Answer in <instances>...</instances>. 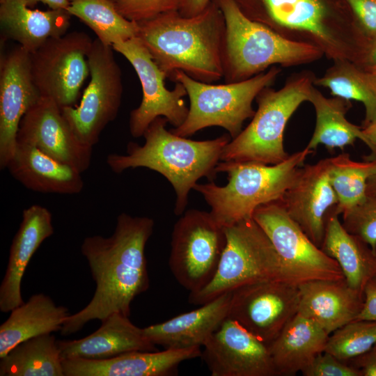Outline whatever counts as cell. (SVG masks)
Segmentation results:
<instances>
[{"instance_id":"cell-1","label":"cell","mask_w":376,"mask_h":376,"mask_svg":"<svg viewBox=\"0 0 376 376\" xmlns=\"http://www.w3.org/2000/svg\"><path fill=\"white\" fill-rule=\"evenodd\" d=\"M154 224L150 217L123 212L110 237L93 235L84 240L81 252L88 261L95 291L84 308L67 317L61 329L62 336L113 313L130 316L131 303L149 287L145 247Z\"/></svg>"},{"instance_id":"cell-2","label":"cell","mask_w":376,"mask_h":376,"mask_svg":"<svg viewBox=\"0 0 376 376\" xmlns=\"http://www.w3.org/2000/svg\"><path fill=\"white\" fill-rule=\"evenodd\" d=\"M137 24L136 37L167 78L177 70L208 84L224 78L225 22L214 0L194 16L175 11Z\"/></svg>"},{"instance_id":"cell-3","label":"cell","mask_w":376,"mask_h":376,"mask_svg":"<svg viewBox=\"0 0 376 376\" xmlns=\"http://www.w3.org/2000/svg\"><path fill=\"white\" fill-rule=\"evenodd\" d=\"M167 123L164 117L157 118L145 131L143 146L130 142L126 155L109 154L107 163L116 173L145 167L162 174L174 189V213L180 215L197 181L203 177L210 181L216 178L221 152L232 139L224 134L211 140L194 141L167 130Z\"/></svg>"},{"instance_id":"cell-4","label":"cell","mask_w":376,"mask_h":376,"mask_svg":"<svg viewBox=\"0 0 376 376\" xmlns=\"http://www.w3.org/2000/svg\"><path fill=\"white\" fill-rule=\"evenodd\" d=\"M312 150L307 147L274 165L254 162H219L216 171L228 174V182L218 186L213 181L196 184L210 206L213 219L222 227L253 218L260 205L281 200L294 182L299 170Z\"/></svg>"},{"instance_id":"cell-5","label":"cell","mask_w":376,"mask_h":376,"mask_svg":"<svg viewBox=\"0 0 376 376\" xmlns=\"http://www.w3.org/2000/svg\"><path fill=\"white\" fill-rule=\"evenodd\" d=\"M225 22L224 79L237 82L274 64H297L316 58V47L285 38L247 16L236 0H214Z\"/></svg>"},{"instance_id":"cell-6","label":"cell","mask_w":376,"mask_h":376,"mask_svg":"<svg viewBox=\"0 0 376 376\" xmlns=\"http://www.w3.org/2000/svg\"><path fill=\"white\" fill-rule=\"evenodd\" d=\"M279 73V69L273 66L243 81L212 84L175 71L170 79L182 84L190 104L185 122L171 132L187 137L202 129L218 126L225 129L232 139L235 138L242 132L244 122L255 114L253 101L273 84Z\"/></svg>"},{"instance_id":"cell-7","label":"cell","mask_w":376,"mask_h":376,"mask_svg":"<svg viewBox=\"0 0 376 376\" xmlns=\"http://www.w3.org/2000/svg\"><path fill=\"white\" fill-rule=\"evenodd\" d=\"M312 88L310 80L301 77L278 91L264 88L256 97L258 109L252 120L224 147L220 160L274 165L287 159L285 126L297 108L308 101Z\"/></svg>"},{"instance_id":"cell-8","label":"cell","mask_w":376,"mask_h":376,"mask_svg":"<svg viewBox=\"0 0 376 376\" xmlns=\"http://www.w3.org/2000/svg\"><path fill=\"white\" fill-rule=\"evenodd\" d=\"M224 231L226 243L217 272L205 288L189 293L188 299L192 304L203 305L254 282L285 281L272 243L253 218L224 227Z\"/></svg>"},{"instance_id":"cell-9","label":"cell","mask_w":376,"mask_h":376,"mask_svg":"<svg viewBox=\"0 0 376 376\" xmlns=\"http://www.w3.org/2000/svg\"><path fill=\"white\" fill-rule=\"evenodd\" d=\"M226 243L224 228L210 212L191 209L175 224L169 264L176 281L189 293L213 279Z\"/></svg>"},{"instance_id":"cell-10","label":"cell","mask_w":376,"mask_h":376,"mask_svg":"<svg viewBox=\"0 0 376 376\" xmlns=\"http://www.w3.org/2000/svg\"><path fill=\"white\" fill-rule=\"evenodd\" d=\"M253 219L272 243L287 282L298 286L314 280L344 279L337 262L311 241L280 201L259 206Z\"/></svg>"},{"instance_id":"cell-11","label":"cell","mask_w":376,"mask_h":376,"mask_svg":"<svg viewBox=\"0 0 376 376\" xmlns=\"http://www.w3.org/2000/svg\"><path fill=\"white\" fill-rule=\"evenodd\" d=\"M111 46L95 39L88 55L90 81L78 106L61 109L77 138L93 147L106 126L116 118L122 100L121 70Z\"/></svg>"},{"instance_id":"cell-12","label":"cell","mask_w":376,"mask_h":376,"mask_svg":"<svg viewBox=\"0 0 376 376\" xmlns=\"http://www.w3.org/2000/svg\"><path fill=\"white\" fill-rule=\"evenodd\" d=\"M93 41L86 33L73 31L48 39L30 53L32 77L41 97L61 109L75 106L90 76L88 55Z\"/></svg>"},{"instance_id":"cell-13","label":"cell","mask_w":376,"mask_h":376,"mask_svg":"<svg viewBox=\"0 0 376 376\" xmlns=\"http://www.w3.org/2000/svg\"><path fill=\"white\" fill-rule=\"evenodd\" d=\"M112 47L130 62L142 88L141 104L130 114L131 135L134 138L143 136L151 123L158 117L165 118L173 127L181 125L189 112L184 100L187 93L182 84L176 81L173 90L166 88V75L137 37L116 43Z\"/></svg>"},{"instance_id":"cell-14","label":"cell","mask_w":376,"mask_h":376,"mask_svg":"<svg viewBox=\"0 0 376 376\" xmlns=\"http://www.w3.org/2000/svg\"><path fill=\"white\" fill-rule=\"evenodd\" d=\"M297 285L282 279L254 282L232 291L228 316L269 345L298 313Z\"/></svg>"},{"instance_id":"cell-15","label":"cell","mask_w":376,"mask_h":376,"mask_svg":"<svg viewBox=\"0 0 376 376\" xmlns=\"http://www.w3.org/2000/svg\"><path fill=\"white\" fill-rule=\"evenodd\" d=\"M201 357L212 376H276L268 345L227 318L207 338Z\"/></svg>"},{"instance_id":"cell-16","label":"cell","mask_w":376,"mask_h":376,"mask_svg":"<svg viewBox=\"0 0 376 376\" xmlns=\"http://www.w3.org/2000/svg\"><path fill=\"white\" fill-rule=\"evenodd\" d=\"M17 141L33 146L81 173L91 162L93 148L77 138L61 108L49 97H41L24 114Z\"/></svg>"},{"instance_id":"cell-17","label":"cell","mask_w":376,"mask_h":376,"mask_svg":"<svg viewBox=\"0 0 376 376\" xmlns=\"http://www.w3.org/2000/svg\"><path fill=\"white\" fill-rule=\"evenodd\" d=\"M330 166L329 157L301 166L294 182L280 200L288 215L320 248L328 219L336 214L338 205L329 180Z\"/></svg>"},{"instance_id":"cell-18","label":"cell","mask_w":376,"mask_h":376,"mask_svg":"<svg viewBox=\"0 0 376 376\" xmlns=\"http://www.w3.org/2000/svg\"><path fill=\"white\" fill-rule=\"evenodd\" d=\"M41 97L33 81L30 53L21 46L0 59V169H6L17 145L20 121Z\"/></svg>"},{"instance_id":"cell-19","label":"cell","mask_w":376,"mask_h":376,"mask_svg":"<svg viewBox=\"0 0 376 376\" xmlns=\"http://www.w3.org/2000/svg\"><path fill=\"white\" fill-rule=\"evenodd\" d=\"M201 356V347L134 351L103 360L63 359L64 376H168L183 361Z\"/></svg>"},{"instance_id":"cell-20","label":"cell","mask_w":376,"mask_h":376,"mask_svg":"<svg viewBox=\"0 0 376 376\" xmlns=\"http://www.w3.org/2000/svg\"><path fill=\"white\" fill-rule=\"evenodd\" d=\"M52 216L46 207L32 205L22 212V220L10 248L5 275L0 285V310L10 312L24 303L23 275L40 244L54 234Z\"/></svg>"},{"instance_id":"cell-21","label":"cell","mask_w":376,"mask_h":376,"mask_svg":"<svg viewBox=\"0 0 376 376\" xmlns=\"http://www.w3.org/2000/svg\"><path fill=\"white\" fill-rule=\"evenodd\" d=\"M99 329L77 340H56L63 359L103 360L134 351H156L143 329L127 316L113 313L102 320Z\"/></svg>"},{"instance_id":"cell-22","label":"cell","mask_w":376,"mask_h":376,"mask_svg":"<svg viewBox=\"0 0 376 376\" xmlns=\"http://www.w3.org/2000/svg\"><path fill=\"white\" fill-rule=\"evenodd\" d=\"M231 295L226 292L195 310L143 328L144 334L164 349L201 347L228 318Z\"/></svg>"},{"instance_id":"cell-23","label":"cell","mask_w":376,"mask_h":376,"mask_svg":"<svg viewBox=\"0 0 376 376\" xmlns=\"http://www.w3.org/2000/svg\"><path fill=\"white\" fill-rule=\"evenodd\" d=\"M298 313L319 324L329 335L356 320L364 300L345 281L314 280L298 285Z\"/></svg>"},{"instance_id":"cell-24","label":"cell","mask_w":376,"mask_h":376,"mask_svg":"<svg viewBox=\"0 0 376 376\" xmlns=\"http://www.w3.org/2000/svg\"><path fill=\"white\" fill-rule=\"evenodd\" d=\"M6 169L24 187L44 194H77L84 188L81 173L44 153L17 141Z\"/></svg>"},{"instance_id":"cell-25","label":"cell","mask_w":376,"mask_h":376,"mask_svg":"<svg viewBox=\"0 0 376 376\" xmlns=\"http://www.w3.org/2000/svg\"><path fill=\"white\" fill-rule=\"evenodd\" d=\"M71 16L65 10L33 9L26 0H0L1 38L31 53L48 39L65 34Z\"/></svg>"},{"instance_id":"cell-26","label":"cell","mask_w":376,"mask_h":376,"mask_svg":"<svg viewBox=\"0 0 376 376\" xmlns=\"http://www.w3.org/2000/svg\"><path fill=\"white\" fill-rule=\"evenodd\" d=\"M328 337L315 321L297 313L268 345L276 375L301 373L324 352Z\"/></svg>"},{"instance_id":"cell-27","label":"cell","mask_w":376,"mask_h":376,"mask_svg":"<svg viewBox=\"0 0 376 376\" xmlns=\"http://www.w3.org/2000/svg\"><path fill=\"white\" fill-rule=\"evenodd\" d=\"M69 315L64 306H57L43 293L35 294L10 311L0 326V358L29 338L61 331Z\"/></svg>"},{"instance_id":"cell-28","label":"cell","mask_w":376,"mask_h":376,"mask_svg":"<svg viewBox=\"0 0 376 376\" xmlns=\"http://www.w3.org/2000/svg\"><path fill=\"white\" fill-rule=\"evenodd\" d=\"M321 249L337 262L348 285L359 292L376 276V252L348 232L335 213L328 219Z\"/></svg>"},{"instance_id":"cell-29","label":"cell","mask_w":376,"mask_h":376,"mask_svg":"<svg viewBox=\"0 0 376 376\" xmlns=\"http://www.w3.org/2000/svg\"><path fill=\"white\" fill-rule=\"evenodd\" d=\"M345 100L338 97L327 98L312 88L308 102L314 107L316 120L314 132L306 146L308 149L313 151L319 145H324L329 150L336 148L343 150L353 145L357 139L368 147L362 128L351 123L345 117Z\"/></svg>"},{"instance_id":"cell-30","label":"cell","mask_w":376,"mask_h":376,"mask_svg":"<svg viewBox=\"0 0 376 376\" xmlns=\"http://www.w3.org/2000/svg\"><path fill=\"white\" fill-rule=\"evenodd\" d=\"M56 340L45 334L19 343L0 358V375L64 376Z\"/></svg>"},{"instance_id":"cell-31","label":"cell","mask_w":376,"mask_h":376,"mask_svg":"<svg viewBox=\"0 0 376 376\" xmlns=\"http://www.w3.org/2000/svg\"><path fill=\"white\" fill-rule=\"evenodd\" d=\"M68 12L88 26L107 46L136 37L137 22L121 15L111 0H70Z\"/></svg>"},{"instance_id":"cell-32","label":"cell","mask_w":376,"mask_h":376,"mask_svg":"<svg viewBox=\"0 0 376 376\" xmlns=\"http://www.w3.org/2000/svg\"><path fill=\"white\" fill-rule=\"evenodd\" d=\"M330 161L329 180L338 198L336 214L339 215L366 199L367 182L376 173V159L357 162L342 153Z\"/></svg>"},{"instance_id":"cell-33","label":"cell","mask_w":376,"mask_h":376,"mask_svg":"<svg viewBox=\"0 0 376 376\" xmlns=\"http://www.w3.org/2000/svg\"><path fill=\"white\" fill-rule=\"evenodd\" d=\"M269 19L279 26L307 31L327 43L333 38L324 24L320 0H260Z\"/></svg>"},{"instance_id":"cell-34","label":"cell","mask_w":376,"mask_h":376,"mask_svg":"<svg viewBox=\"0 0 376 376\" xmlns=\"http://www.w3.org/2000/svg\"><path fill=\"white\" fill-rule=\"evenodd\" d=\"M315 83L328 88L336 97L363 103L366 111L363 127L376 120V81L369 72L343 65L329 71Z\"/></svg>"},{"instance_id":"cell-35","label":"cell","mask_w":376,"mask_h":376,"mask_svg":"<svg viewBox=\"0 0 376 376\" xmlns=\"http://www.w3.org/2000/svg\"><path fill=\"white\" fill-rule=\"evenodd\" d=\"M376 343V322L352 320L329 335L324 352L347 362L368 350Z\"/></svg>"},{"instance_id":"cell-36","label":"cell","mask_w":376,"mask_h":376,"mask_svg":"<svg viewBox=\"0 0 376 376\" xmlns=\"http://www.w3.org/2000/svg\"><path fill=\"white\" fill-rule=\"evenodd\" d=\"M345 228L366 242L376 252V197L367 196L361 204L342 214Z\"/></svg>"},{"instance_id":"cell-37","label":"cell","mask_w":376,"mask_h":376,"mask_svg":"<svg viewBox=\"0 0 376 376\" xmlns=\"http://www.w3.org/2000/svg\"><path fill=\"white\" fill-rule=\"evenodd\" d=\"M118 13L130 21L140 22L180 10L182 0H111Z\"/></svg>"},{"instance_id":"cell-38","label":"cell","mask_w":376,"mask_h":376,"mask_svg":"<svg viewBox=\"0 0 376 376\" xmlns=\"http://www.w3.org/2000/svg\"><path fill=\"white\" fill-rule=\"evenodd\" d=\"M301 374L304 376H362L359 369L326 352L319 354Z\"/></svg>"},{"instance_id":"cell-39","label":"cell","mask_w":376,"mask_h":376,"mask_svg":"<svg viewBox=\"0 0 376 376\" xmlns=\"http://www.w3.org/2000/svg\"><path fill=\"white\" fill-rule=\"evenodd\" d=\"M347 1L366 32L376 35V0Z\"/></svg>"},{"instance_id":"cell-40","label":"cell","mask_w":376,"mask_h":376,"mask_svg":"<svg viewBox=\"0 0 376 376\" xmlns=\"http://www.w3.org/2000/svg\"><path fill=\"white\" fill-rule=\"evenodd\" d=\"M363 295V306L356 320L376 322V276L366 283Z\"/></svg>"},{"instance_id":"cell-41","label":"cell","mask_w":376,"mask_h":376,"mask_svg":"<svg viewBox=\"0 0 376 376\" xmlns=\"http://www.w3.org/2000/svg\"><path fill=\"white\" fill-rule=\"evenodd\" d=\"M347 363L359 369L362 376H376V343L366 352Z\"/></svg>"},{"instance_id":"cell-42","label":"cell","mask_w":376,"mask_h":376,"mask_svg":"<svg viewBox=\"0 0 376 376\" xmlns=\"http://www.w3.org/2000/svg\"><path fill=\"white\" fill-rule=\"evenodd\" d=\"M212 0H182L179 13L182 16L191 17L202 13Z\"/></svg>"},{"instance_id":"cell-43","label":"cell","mask_w":376,"mask_h":376,"mask_svg":"<svg viewBox=\"0 0 376 376\" xmlns=\"http://www.w3.org/2000/svg\"><path fill=\"white\" fill-rule=\"evenodd\" d=\"M362 130L368 141V148L372 152L370 159H376V120L364 126Z\"/></svg>"},{"instance_id":"cell-44","label":"cell","mask_w":376,"mask_h":376,"mask_svg":"<svg viewBox=\"0 0 376 376\" xmlns=\"http://www.w3.org/2000/svg\"><path fill=\"white\" fill-rule=\"evenodd\" d=\"M28 6L33 8L38 3L41 2L47 5L49 9L68 10L70 6V0H26Z\"/></svg>"},{"instance_id":"cell-45","label":"cell","mask_w":376,"mask_h":376,"mask_svg":"<svg viewBox=\"0 0 376 376\" xmlns=\"http://www.w3.org/2000/svg\"><path fill=\"white\" fill-rule=\"evenodd\" d=\"M366 60L370 68V71L376 70V35L373 36V39L368 49Z\"/></svg>"},{"instance_id":"cell-46","label":"cell","mask_w":376,"mask_h":376,"mask_svg":"<svg viewBox=\"0 0 376 376\" xmlns=\"http://www.w3.org/2000/svg\"><path fill=\"white\" fill-rule=\"evenodd\" d=\"M366 194L367 196L376 197V173L367 182Z\"/></svg>"},{"instance_id":"cell-47","label":"cell","mask_w":376,"mask_h":376,"mask_svg":"<svg viewBox=\"0 0 376 376\" xmlns=\"http://www.w3.org/2000/svg\"><path fill=\"white\" fill-rule=\"evenodd\" d=\"M369 72L372 75V76L373 77V78H374L375 80L376 81V70H372V71H369Z\"/></svg>"}]
</instances>
